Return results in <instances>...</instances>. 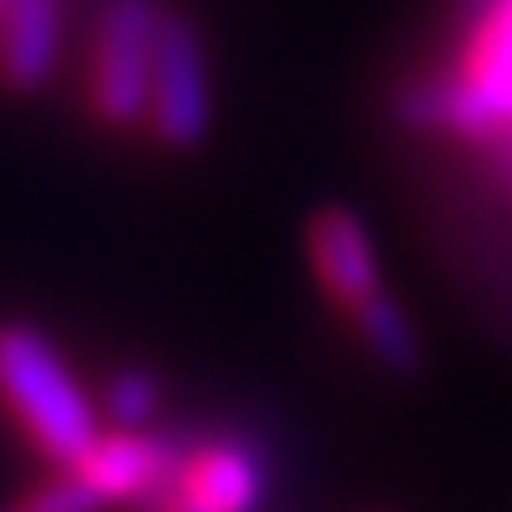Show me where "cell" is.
<instances>
[{"label":"cell","mask_w":512,"mask_h":512,"mask_svg":"<svg viewBox=\"0 0 512 512\" xmlns=\"http://www.w3.org/2000/svg\"><path fill=\"white\" fill-rule=\"evenodd\" d=\"M165 488L199 512H259L264 468L239 443H204L189 458H179V468Z\"/></svg>","instance_id":"8992f818"},{"label":"cell","mask_w":512,"mask_h":512,"mask_svg":"<svg viewBox=\"0 0 512 512\" xmlns=\"http://www.w3.org/2000/svg\"><path fill=\"white\" fill-rule=\"evenodd\" d=\"M309 264H314L319 289L334 299V309H343V319L358 314L363 304H373L378 294H388L373 234L343 204H329L309 219Z\"/></svg>","instance_id":"277c9868"},{"label":"cell","mask_w":512,"mask_h":512,"mask_svg":"<svg viewBox=\"0 0 512 512\" xmlns=\"http://www.w3.org/2000/svg\"><path fill=\"white\" fill-rule=\"evenodd\" d=\"M358 343L368 348V358L393 373V378H418L423 373V339L413 329V319L403 314V304L393 294H378L373 304H363L358 314H348Z\"/></svg>","instance_id":"9c48e42d"},{"label":"cell","mask_w":512,"mask_h":512,"mask_svg":"<svg viewBox=\"0 0 512 512\" xmlns=\"http://www.w3.org/2000/svg\"><path fill=\"white\" fill-rule=\"evenodd\" d=\"M60 65V0H0V80L35 95Z\"/></svg>","instance_id":"52a82bcc"},{"label":"cell","mask_w":512,"mask_h":512,"mask_svg":"<svg viewBox=\"0 0 512 512\" xmlns=\"http://www.w3.org/2000/svg\"><path fill=\"white\" fill-rule=\"evenodd\" d=\"M150 130L170 150H199L214 130V90H209V55L194 20L170 15L160 35L155 85H150Z\"/></svg>","instance_id":"3957f363"},{"label":"cell","mask_w":512,"mask_h":512,"mask_svg":"<svg viewBox=\"0 0 512 512\" xmlns=\"http://www.w3.org/2000/svg\"><path fill=\"white\" fill-rule=\"evenodd\" d=\"M155 413H160V383H155V373H145V368L110 373V383H105V418H110V428L145 433Z\"/></svg>","instance_id":"8fae6325"},{"label":"cell","mask_w":512,"mask_h":512,"mask_svg":"<svg viewBox=\"0 0 512 512\" xmlns=\"http://www.w3.org/2000/svg\"><path fill=\"white\" fill-rule=\"evenodd\" d=\"M160 0H105L100 35H95V70H90V105L105 125H145L150 120V85L165 35Z\"/></svg>","instance_id":"7a4b0ae2"},{"label":"cell","mask_w":512,"mask_h":512,"mask_svg":"<svg viewBox=\"0 0 512 512\" xmlns=\"http://www.w3.org/2000/svg\"><path fill=\"white\" fill-rule=\"evenodd\" d=\"M393 110L413 130H443V135H468V140H483V135L503 130L468 75H438V80L408 85Z\"/></svg>","instance_id":"ba28073f"},{"label":"cell","mask_w":512,"mask_h":512,"mask_svg":"<svg viewBox=\"0 0 512 512\" xmlns=\"http://www.w3.org/2000/svg\"><path fill=\"white\" fill-rule=\"evenodd\" d=\"M179 468V448L160 433H130V428H110L80 463L75 473L100 493L105 508L120 503H145L155 498Z\"/></svg>","instance_id":"5b68a950"},{"label":"cell","mask_w":512,"mask_h":512,"mask_svg":"<svg viewBox=\"0 0 512 512\" xmlns=\"http://www.w3.org/2000/svg\"><path fill=\"white\" fill-rule=\"evenodd\" d=\"M0 403L55 468H75L100 438V408L60 348L30 324H0Z\"/></svg>","instance_id":"6da1fadb"},{"label":"cell","mask_w":512,"mask_h":512,"mask_svg":"<svg viewBox=\"0 0 512 512\" xmlns=\"http://www.w3.org/2000/svg\"><path fill=\"white\" fill-rule=\"evenodd\" d=\"M463 75L478 85L498 125H512V0H493Z\"/></svg>","instance_id":"30bf717a"},{"label":"cell","mask_w":512,"mask_h":512,"mask_svg":"<svg viewBox=\"0 0 512 512\" xmlns=\"http://www.w3.org/2000/svg\"><path fill=\"white\" fill-rule=\"evenodd\" d=\"M150 503H155V512H199V508H189V503H184V498H174L170 488H160V493H155V498H150Z\"/></svg>","instance_id":"4fadbf2b"},{"label":"cell","mask_w":512,"mask_h":512,"mask_svg":"<svg viewBox=\"0 0 512 512\" xmlns=\"http://www.w3.org/2000/svg\"><path fill=\"white\" fill-rule=\"evenodd\" d=\"M20 512H105V503H100V493H95L75 468H60L50 483H40V488L25 498Z\"/></svg>","instance_id":"7c38bea8"}]
</instances>
